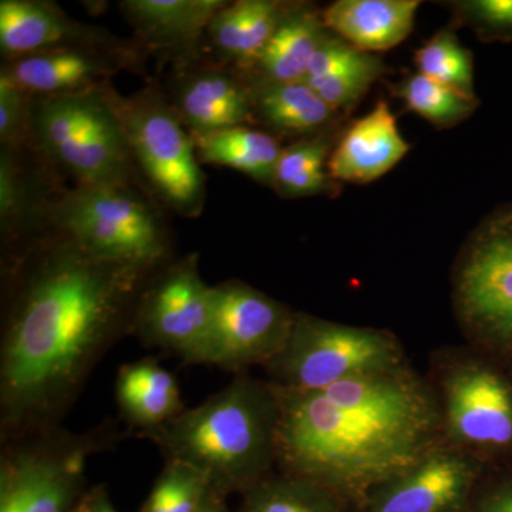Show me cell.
Here are the masks:
<instances>
[{
	"instance_id": "6da1fadb",
	"label": "cell",
	"mask_w": 512,
	"mask_h": 512,
	"mask_svg": "<svg viewBox=\"0 0 512 512\" xmlns=\"http://www.w3.org/2000/svg\"><path fill=\"white\" fill-rule=\"evenodd\" d=\"M153 272L101 258L57 229L16 256L0 339L2 444L60 427L94 367L130 335Z\"/></svg>"
},
{
	"instance_id": "7a4b0ae2",
	"label": "cell",
	"mask_w": 512,
	"mask_h": 512,
	"mask_svg": "<svg viewBox=\"0 0 512 512\" xmlns=\"http://www.w3.org/2000/svg\"><path fill=\"white\" fill-rule=\"evenodd\" d=\"M272 387L282 471L325 485L345 500L365 501L439 446V407L406 367L320 390Z\"/></svg>"
},
{
	"instance_id": "3957f363",
	"label": "cell",
	"mask_w": 512,
	"mask_h": 512,
	"mask_svg": "<svg viewBox=\"0 0 512 512\" xmlns=\"http://www.w3.org/2000/svg\"><path fill=\"white\" fill-rule=\"evenodd\" d=\"M279 406L274 387L238 373L221 392L144 434L165 461H180L207 478L211 490L245 493L278 463Z\"/></svg>"
},
{
	"instance_id": "277c9868",
	"label": "cell",
	"mask_w": 512,
	"mask_h": 512,
	"mask_svg": "<svg viewBox=\"0 0 512 512\" xmlns=\"http://www.w3.org/2000/svg\"><path fill=\"white\" fill-rule=\"evenodd\" d=\"M123 437L104 421L84 433L62 427L3 443L0 512H72L87 493L90 458Z\"/></svg>"
},
{
	"instance_id": "5b68a950",
	"label": "cell",
	"mask_w": 512,
	"mask_h": 512,
	"mask_svg": "<svg viewBox=\"0 0 512 512\" xmlns=\"http://www.w3.org/2000/svg\"><path fill=\"white\" fill-rule=\"evenodd\" d=\"M106 89L33 97V141L79 185H131L134 158Z\"/></svg>"
},
{
	"instance_id": "8992f818",
	"label": "cell",
	"mask_w": 512,
	"mask_h": 512,
	"mask_svg": "<svg viewBox=\"0 0 512 512\" xmlns=\"http://www.w3.org/2000/svg\"><path fill=\"white\" fill-rule=\"evenodd\" d=\"M275 386L320 390L357 377L404 369L399 340L386 330L356 328L296 313L284 350L264 366Z\"/></svg>"
},
{
	"instance_id": "52a82bcc",
	"label": "cell",
	"mask_w": 512,
	"mask_h": 512,
	"mask_svg": "<svg viewBox=\"0 0 512 512\" xmlns=\"http://www.w3.org/2000/svg\"><path fill=\"white\" fill-rule=\"evenodd\" d=\"M49 222L111 261L157 271L170 258L163 224L131 185H77L55 202Z\"/></svg>"
},
{
	"instance_id": "ba28073f",
	"label": "cell",
	"mask_w": 512,
	"mask_h": 512,
	"mask_svg": "<svg viewBox=\"0 0 512 512\" xmlns=\"http://www.w3.org/2000/svg\"><path fill=\"white\" fill-rule=\"evenodd\" d=\"M106 92L134 163L140 165L158 197L185 217L201 214L204 174L194 140L171 103L153 89L130 97H121L109 87Z\"/></svg>"
},
{
	"instance_id": "9c48e42d",
	"label": "cell",
	"mask_w": 512,
	"mask_h": 512,
	"mask_svg": "<svg viewBox=\"0 0 512 512\" xmlns=\"http://www.w3.org/2000/svg\"><path fill=\"white\" fill-rule=\"evenodd\" d=\"M214 316V286L202 279L197 255L151 274L138 298L130 335L151 348L201 365Z\"/></svg>"
},
{
	"instance_id": "30bf717a",
	"label": "cell",
	"mask_w": 512,
	"mask_h": 512,
	"mask_svg": "<svg viewBox=\"0 0 512 512\" xmlns=\"http://www.w3.org/2000/svg\"><path fill=\"white\" fill-rule=\"evenodd\" d=\"M458 315L485 345L512 349V205L483 222L456 275Z\"/></svg>"
},
{
	"instance_id": "8fae6325",
	"label": "cell",
	"mask_w": 512,
	"mask_h": 512,
	"mask_svg": "<svg viewBox=\"0 0 512 512\" xmlns=\"http://www.w3.org/2000/svg\"><path fill=\"white\" fill-rule=\"evenodd\" d=\"M296 313L239 281L214 286V316L201 365L244 373L284 350Z\"/></svg>"
},
{
	"instance_id": "7c38bea8",
	"label": "cell",
	"mask_w": 512,
	"mask_h": 512,
	"mask_svg": "<svg viewBox=\"0 0 512 512\" xmlns=\"http://www.w3.org/2000/svg\"><path fill=\"white\" fill-rule=\"evenodd\" d=\"M441 426L460 450L512 451V382L484 360L467 359L443 380Z\"/></svg>"
},
{
	"instance_id": "4fadbf2b",
	"label": "cell",
	"mask_w": 512,
	"mask_h": 512,
	"mask_svg": "<svg viewBox=\"0 0 512 512\" xmlns=\"http://www.w3.org/2000/svg\"><path fill=\"white\" fill-rule=\"evenodd\" d=\"M478 473L480 467L471 454L436 446L367 495L366 512H464Z\"/></svg>"
},
{
	"instance_id": "5bb4252c",
	"label": "cell",
	"mask_w": 512,
	"mask_h": 512,
	"mask_svg": "<svg viewBox=\"0 0 512 512\" xmlns=\"http://www.w3.org/2000/svg\"><path fill=\"white\" fill-rule=\"evenodd\" d=\"M126 46H72L8 60L2 72L32 97L90 92L137 63Z\"/></svg>"
},
{
	"instance_id": "9a60e30c",
	"label": "cell",
	"mask_w": 512,
	"mask_h": 512,
	"mask_svg": "<svg viewBox=\"0 0 512 512\" xmlns=\"http://www.w3.org/2000/svg\"><path fill=\"white\" fill-rule=\"evenodd\" d=\"M72 46H124L96 26L83 25L55 3L36 0L0 2V49L6 60Z\"/></svg>"
},
{
	"instance_id": "2e32d148",
	"label": "cell",
	"mask_w": 512,
	"mask_h": 512,
	"mask_svg": "<svg viewBox=\"0 0 512 512\" xmlns=\"http://www.w3.org/2000/svg\"><path fill=\"white\" fill-rule=\"evenodd\" d=\"M409 151L389 103L379 100L339 137L330 154L329 174L340 183H373L392 171Z\"/></svg>"
},
{
	"instance_id": "e0dca14e",
	"label": "cell",
	"mask_w": 512,
	"mask_h": 512,
	"mask_svg": "<svg viewBox=\"0 0 512 512\" xmlns=\"http://www.w3.org/2000/svg\"><path fill=\"white\" fill-rule=\"evenodd\" d=\"M171 106L190 134L247 126L254 120L251 86L217 69H201L181 77L175 83Z\"/></svg>"
},
{
	"instance_id": "ac0fdd59",
	"label": "cell",
	"mask_w": 512,
	"mask_h": 512,
	"mask_svg": "<svg viewBox=\"0 0 512 512\" xmlns=\"http://www.w3.org/2000/svg\"><path fill=\"white\" fill-rule=\"evenodd\" d=\"M419 0H338L322 12L325 28L360 52H386L413 32Z\"/></svg>"
},
{
	"instance_id": "d6986e66",
	"label": "cell",
	"mask_w": 512,
	"mask_h": 512,
	"mask_svg": "<svg viewBox=\"0 0 512 512\" xmlns=\"http://www.w3.org/2000/svg\"><path fill=\"white\" fill-rule=\"evenodd\" d=\"M225 5L221 0H127L121 9L147 45L190 56Z\"/></svg>"
},
{
	"instance_id": "ffe728a7",
	"label": "cell",
	"mask_w": 512,
	"mask_h": 512,
	"mask_svg": "<svg viewBox=\"0 0 512 512\" xmlns=\"http://www.w3.org/2000/svg\"><path fill=\"white\" fill-rule=\"evenodd\" d=\"M386 72L377 55L360 52L329 33L316 50L305 82L336 113L349 111Z\"/></svg>"
},
{
	"instance_id": "44dd1931",
	"label": "cell",
	"mask_w": 512,
	"mask_h": 512,
	"mask_svg": "<svg viewBox=\"0 0 512 512\" xmlns=\"http://www.w3.org/2000/svg\"><path fill=\"white\" fill-rule=\"evenodd\" d=\"M116 399L121 419L140 436L185 412L177 379L151 357L120 367Z\"/></svg>"
},
{
	"instance_id": "7402d4cb",
	"label": "cell",
	"mask_w": 512,
	"mask_h": 512,
	"mask_svg": "<svg viewBox=\"0 0 512 512\" xmlns=\"http://www.w3.org/2000/svg\"><path fill=\"white\" fill-rule=\"evenodd\" d=\"M322 13L289 5L281 25L252 66L255 84L303 82L316 50L329 35Z\"/></svg>"
},
{
	"instance_id": "603a6c76",
	"label": "cell",
	"mask_w": 512,
	"mask_h": 512,
	"mask_svg": "<svg viewBox=\"0 0 512 512\" xmlns=\"http://www.w3.org/2000/svg\"><path fill=\"white\" fill-rule=\"evenodd\" d=\"M288 5L274 0L227 3L212 18L207 32L225 59L245 70L252 66L284 19Z\"/></svg>"
},
{
	"instance_id": "cb8c5ba5",
	"label": "cell",
	"mask_w": 512,
	"mask_h": 512,
	"mask_svg": "<svg viewBox=\"0 0 512 512\" xmlns=\"http://www.w3.org/2000/svg\"><path fill=\"white\" fill-rule=\"evenodd\" d=\"M251 89L254 119L279 133L319 136L338 116L305 82L254 84Z\"/></svg>"
},
{
	"instance_id": "d4e9b609",
	"label": "cell",
	"mask_w": 512,
	"mask_h": 512,
	"mask_svg": "<svg viewBox=\"0 0 512 512\" xmlns=\"http://www.w3.org/2000/svg\"><path fill=\"white\" fill-rule=\"evenodd\" d=\"M191 136L200 163L232 168L269 187L274 184L282 147L268 131L237 126Z\"/></svg>"
},
{
	"instance_id": "484cf974",
	"label": "cell",
	"mask_w": 512,
	"mask_h": 512,
	"mask_svg": "<svg viewBox=\"0 0 512 512\" xmlns=\"http://www.w3.org/2000/svg\"><path fill=\"white\" fill-rule=\"evenodd\" d=\"M335 144V138L323 133L282 148L272 188L284 198L315 197L336 191L338 185L328 168Z\"/></svg>"
},
{
	"instance_id": "4316f807",
	"label": "cell",
	"mask_w": 512,
	"mask_h": 512,
	"mask_svg": "<svg viewBox=\"0 0 512 512\" xmlns=\"http://www.w3.org/2000/svg\"><path fill=\"white\" fill-rule=\"evenodd\" d=\"M238 512H343L345 498L309 478L268 474L242 493Z\"/></svg>"
},
{
	"instance_id": "83f0119b",
	"label": "cell",
	"mask_w": 512,
	"mask_h": 512,
	"mask_svg": "<svg viewBox=\"0 0 512 512\" xmlns=\"http://www.w3.org/2000/svg\"><path fill=\"white\" fill-rule=\"evenodd\" d=\"M404 107L439 130H448L470 119L480 101L451 89L419 72L390 86Z\"/></svg>"
},
{
	"instance_id": "f1b7e54d",
	"label": "cell",
	"mask_w": 512,
	"mask_h": 512,
	"mask_svg": "<svg viewBox=\"0 0 512 512\" xmlns=\"http://www.w3.org/2000/svg\"><path fill=\"white\" fill-rule=\"evenodd\" d=\"M417 72L477 99L474 60L453 28L440 29L414 53Z\"/></svg>"
},
{
	"instance_id": "f546056e",
	"label": "cell",
	"mask_w": 512,
	"mask_h": 512,
	"mask_svg": "<svg viewBox=\"0 0 512 512\" xmlns=\"http://www.w3.org/2000/svg\"><path fill=\"white\" fill-rule=\"evenodd\" d=\"M26 177L28 175L23 173L18 161V150L3 147L0 156V220L3 234L8 237H18L36 227L33 221L37 215L47 217L37 208L39 202Z\"/></svg>"
},
{
	"instance_id": "4dcf8cb0",
	"label": "cell",
	"mask_w": 512,
	"mask_h": 512,
	"mask_svg": "<svg viewBox=\"0 0 512 512\" xmlns=\"http://www.w3.org/2000/svg\"><path fill=\"white\" fill-rule=\"evenodd\" d=\"M211 491L200 471L180 461H165L140 512H201Z\"/></svg>"
},
{
	"instance_id": "1f68e13d",
	"label": "cell",
	"mask_w": 512,
	"mask_h": 512,
	"mask_svg": "<svg viewBox=\"0 0 512 512\" xmlns=\"http://www.w3.org/2000/svg\"><path fill=\"white\" fill-rule=\"evenodd\" d=\"M457 25L471 29L481 42H512V0L448 2Z\"/></svg>"
},
{
	"instance_id": "d6a6232c",
	"label": "cell",
	"mask_w": 512,
	"mask_h": 512,
	"mask_svg": "<svg viewBox=\"0 0 512 512\" xmlns=\"http://www.w3.org/2000/svg\"><path fill=\"white\" fill-rule=\"evenodd\" d=\"M33 97L0 73V141L2 147L22 150L33 140Z\"/></svg>"
},
{
	"instance_id": "836d02e7",
	"label": "cell",
	"mask_w": 512,
	"mask_h": 512,
	"mask_svg": "<svg viewBox=\"0 0 512 512\" xmlns=\"http://www.w3.org/2000/svg\"><path fill=\"white\" fill-rule=\"evenodd\" d=\"M474 512H512V478L494 487Z\"/></svg>"
},
{
	"instance_id": "e575fe53",
	"label": "cell",
	"mask_w": 512,
	"mask_h": 512,
	"mask_svg": "<svg viewBox=\"0 0 512 512\" xmlns=\"http://www.w3.org/2000/svg\"><path fill=\"white\" fill-rule=\"evenodd\" d=\"M79 512H117L104 485L90 488L77 505Z\"/></svg>"
},
{
	"instance_id": "d590c367",
	"label": "cell",
	"mask_w": 512,
	"mask_h": 512,
	"mask_svg": "<svg viewBox=\"0 0 512 512\" xmlns=\"http://www.w3.org/2000/svg\"><path fill=\"white\" fill-rule=\"evenodd\" d=\"M201 512H231V511H229V508H228L227 497H225V495L215 493V491H211V494L208 495L207 501H205L204 508H202Z\"/></svg>"
},
{
	"instance_id": "8d00e7d4",
	"label": "cell",
	"mask_w": 512,
	"mask_h": 512,
	"mask_svg": "<svg viewBox=\"0 0 512 512\" xmlns=\"http://www.w3.org/2000/svg\"><path fill=\"white\" fill-rule=\"evenodd\" d=\"M72 512H79V511H77V507H76V508H74V510Z\"/></svg>"
}]
</instances>
